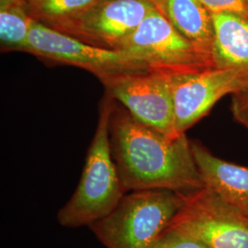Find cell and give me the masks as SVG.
I'll return each instance as SVG.
<instances>
[{"label":"cell","mask_w":248,"mask_h":248,"mask_svg":"<svg viewBox=\"0 0 248 248\" xmlns=\"http://www.w3.org/2000/svg\"><path fill=\"white\" fill-rule=\"evenodd\" d=\"M113 158L124 193L167 189L188 196L204 187L186 134L170 138L118 109L110 121Z\"/></svg>","instance_id":"cell-1"},{"label":"cell","mask_w":248,"mask_h":248,"mask_svg":"<svg viewBox=\"0 0 248 248\" xmlns=\"http://www.w3.org/2000/svg\"><path fill=\"white\" fill-rule=\"evenodd\" d=\"M110 99L102 105L79 184L57 213V221L62 227L91 225L112 212L125 194L111 149L109 128L114 107Z\"/></svg>","instance_id":"cell-2"},{"label":"cell","mask_w":248,"mask_h":248,"mask_svg":"<svg viewBox=\"0 0 248 248\" xmlns=\"http://www.w3.org/2000/svg\"><path fill=\"white\" fill-rule=\"evenodd\" d=\"M185 201L186 196L167 189L132 191L89 227L106 248H149Z\"/></svg>","instance_id":"cell-3"},{"label":"cell","mask_w":248,"mask_h":248,"mask_svg":"<svg viewBox=\"0 0 248 248\" xmlns=\"http://www.w3.org/2000/svg\"><path fill=\"white\" fill-rule=\"evenodd\" d=\"M116 50L141 58L151 70L169 74L215 67L213 56L182 35L156 9Z\"/></svg>","instance_id":"cell-4"},{"label":"cell","mask_w":248,"mask_h":248,"mask_svg":"<svg viewBox=\"0 0 248 248\" xmlns=\"http://www.w3.org/2000/svg\"><path fill=\"white\" fill-rule=\"evenodd\" d=\"M26 52L91 72L103 84L125 73L149 69L141 58L128 52L89 45L35 18L31 21Z\"/></svg>","instance_id":"cell-5"},{"label":"cell","mask_w":248,"mask_h":248,"mask_svg":"<svg viewBox=\"0 0 248 248\" xmlns=\"http://www.w3.org/2000/svg\"><path fill=\"white\" fill-rule=\"evenodd\" d=\"M109 96L123 103L139 123L176 138L175 109L169 73L129 72L104 83Z\"/></svg>","instance_id":"cell-6"},{"label":"cell","mask_w":248,"mask_h":248,"mask_svg":"<svg viewBox=\"0 0 248 248\" xmlns=\"http://www.w3.org/2000/svg\"><path fill=\"white\" fill-rule=\"evenodd\" d=\"M167 229L182 232L209 248H248V222L205 187L186 196Z\"/></svg>","instance_id":"cell-7"},{"label":"cell","mask_w":248,"mask_h":248,"mask_svg":"<svg viewBox=\"0 0 248 248\" xmlns=\"http://www.w3.org/2000/svg\"><path fill=\"white\" fill-rule=\"evenodd\" d=\"M175 109V130L186 132L207 115L222 97L248 86L247 75L232 69L211 67L169 74Z\"/></svg>","instance_id":"cell-8"},{"label":"cell","mask_w":248,"mask_h":248,"mask_svg":"<svg viewBox=\"0 0 248 248\" xmlns=\"http://www.w3.org/2000/svg\"><path fill=\"white\" fill-rule=\"evenodd\" d=\"M155 9L150 0H101L52 28L89 45L118 49Z\"/></svg>","instance_id":"cell-9"},{"label":"cell","mask_w":248,"mask_h":248,"mask_svg":"<svg viewBox=\"0 0 248 248\" xmlns=\"http://www.w3.org/2000/svg\"><path fill=\"white\" fill-rule=\"evenodd\" d=\"M204 187L248 222V168L221 159L197 142H190Z\"/></svg>","instance_id":"cell-10"},{"label":"cell","mask_w":248,"mask_h":248,"mask_svg":"<svg viewBox=\"0 0 248 248\" xmlns=\"http://www.w3.org/2000/svg\"><path fill=\"white\" fill-rule=\"evenodd\" d=\"M215 67L232 69L248 77V18L234 13H213Z\"/></svg>","instance_id":"cell-11"},{"label":"cell","mask_w":248,"mask_h":248,"mask_svg":"<svg viewBox=\"0 0 248 248\" xmlns=\"http://www.w3.org/2000/svg\"><path fill=\"white\" fill-rule=\"evenodd\" d=\"M186 39L213 56V15L201 0H166V15Z\"/></svg>","instance_id":"cell-12"},{"label":"cell","mask_w":248,"mask_h":248,"mask_svg":"<svg viewBox=\"0 0 248 248\" xmlns=\"http://www.w3.org/2000/svg\"><path fill=\"white\" fill-rule=\"evenodd\" d=\"M32 18L22 0L0 9V42L3 50L26 52Z\"/></svg>","instance_id":"cell-13"},{"label":"cell","mask_w":248,"mask_h":248,"mask_svg":"<svg viewBox=\"0 0 248 248\" xmlns=\"http://www.w3.org/2000/svg\"><path fill=\"white\" fill-rule=\"evenodd\" d=\"M101 0H35L28 5L31 18L52 27L71 19Z\"/></svg>","instance_id":"cell-14"},{"label":"cell","mask_w":248,"mask_h":248,"mask_svg":"<svg viewBox=\"0 0 248 248\" xmlns=\"http://www.w3.org/2000/svg\"><path fill=\"white\" fill-rule=\"evenodd\" d=\"M149 248H209L203 243L177 231L166 229Z\"/></svg>","instance_id":"cell-15"},{"label":"cell","mask_w":248,"mask_h":248,"mask_svg":"<svg viewBox=\"0 0 248 248\" xmlns=\"http://www.w3.org/2000/svg\"><path fill=\"white\" fill-rule=\"evenodd\" d=\"M208 10L213 13H234L248 18L247 0H201Z\"/></svg>","instance_id":"cell-16"},{"label":"cell","mask_w":248,"mask_h":248,"mask_svg":"<svg viewBox=\"0 0 248 248\" xmlns=\"http://www.w3.org/2000/svg\"><path fill=\"white\" fill-rule=\"evenodd\" d=\"M231 108L233 119L248 131V86L232 94Z\"/></svg>","instance_id":"cell-17"},{"label":"cell","mask_w":248,"mask_h":248,"mask_svg":"<svg viewBox=\"0 0 248 248\" xmlns=\"http://www.w3.org/2000/svg\"><path fill=\"white\" fill-rule=\"evenodd\" d=\"M153 5L160 11L163 15H166V0H150Z\"/></svg>","instance_id":"cell-18"},{"label":"cell","mask_w":248,"mask_h":248,"mask_svg":"<svg viewBox=\"0 0 248 248\" xmlns=\"http://www.w3.org/2000/svg\"><path fill=\"white\" fill-rule=\"evenodd\" d=\"M18 1H19V0H0V9L9 7L14 3H17Z\"/></svg>","instance_id":"cell-19"},{"label":"cell","mask_w":248,"mask_h":248,"mask_svg":"<svg viewBox=\"0 0 248 248\" xmlns=\"http://www.w3.org/2000/svg\"><path fill=\"white\" fill-rule=\"evenodd\" d=\"M22 1H24V2H25V3H27V4H28V5H29V4H31V3H32V2H33V1H35V0H22Z\"/></svg>","instance_id":"cell-20"},{"label":"cell","mask_w":248,"mask_h":248,"mask_svg":"<svg viewBox=\"0 0 248 248\" xmlns=\"http://www.w3.org/2000/svg\"><path fill=\"white\" fill-rule=\"evenodd\" d=\"M247 2H248V0H247Z\"/></svg>","instance_id":"cell-21"}]
</instances>
